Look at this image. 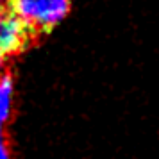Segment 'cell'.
Listing matches in <instances>:
<instances>
[{
    "mask_svg": "<svg viewBox=\"0 0 159 159\" xmlns=\"http://www.w3.org/2000/svg\"><path fill=\"white\" fill-rule=\"evenodd\" d=\"M11 11L30 30H50L70 11V0H11Z\"/></svg>",
    "mask_w": 159,
    "mask_h": 159,
    "instance_id": "6da1fadb",
    "label": "cell"
},
{
    "mask_svg": "<svg viewBox=\"0 0 159 159\" xmlns=\"http://www.w3.org/2000/svg\"><path fill=\"white\" fill-rule=\"evenodd\" d=\"M30 39V29L13 13L0 9V50L13 56L23 50Z\"/></svg>",
    "mask_w": 159,
    "mask_h": 159,
    "instance_id": "7a4b0ae2",
    "label": "cell"
},
{
    "mask_svg": "<svg viewBox=\"0 0 159 159\" xmlns=\"http://www.w3.org/2000/svg\"><path fill=\"white\" fill-rule=\"evenodd\" d=\"M15 109V82L9 75H0V132L6 129Z\"/></svg>",
    "mask_w": 159,
    "mask_h": 159,
    "instance_id": "3957f363",
    "label": "cell"
},
{
    "mask_svg": "<svg viewBox=\"0 0 159 159\" xmlns=\"http://www.w3.org/2000/svg\"><path fill=\"white\" fill-rule=\"evenodd\" d=\"M0 159H15L13 157V152L9 148L7 139L2 136V132H0Z\"/></svg>",
    "mask_w": 159,
    "mask_h": 159,
    "instance_id": "277c9868",
    "label": "cell"
},
{
    "mask_svg": "<svg viewBox=\"0 0 159 159\" xmlns=\"http://www.w3.org/2000/svg\"><path fill=\"white\" fill-rule=\"evenodd\" d=\"M6 57H7V56L0 50V75H2V72H4V66H6Z\"/></svg>",
    "mask_w": 159,
    "mask_h": 159,
    "instance_id": "5b68a950",
    "label": "cell"
}]
</instances>
